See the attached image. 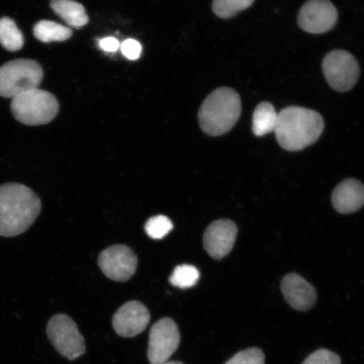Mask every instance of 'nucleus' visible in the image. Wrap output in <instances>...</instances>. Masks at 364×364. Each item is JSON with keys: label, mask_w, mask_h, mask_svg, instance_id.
<instances>
[{"label": "nucleus", "mask_w": 364, "mask_h": 364, "mask_svg": "<svg viewBox=\"0 0 364 364\" xmlns=\"http://www.w3.org/2000/svg\"><path fill=\"white\" fill-rule=\"evenodd\" d=\"M41 210L38 196L26 186L15 182L0 186V236L15 237L24 233Z\"/></svg>", "instance_id": "1"}, {"label": "nucleus", "mask_w": 364, "mask_h": 364, "mask_svg": "<svg viewBox=\"0 0 364 364\" xmlns=\"http://www.w3.org/2000/svg\"><path fill=\"white\" fill-rule=\"evenodd\" d=\"M320 113L311 109L289 107L279 113L275 129L277 142L288 151H299L316 143L324 130Z\"/></svg>", "instance_id": "2"}, {"label": "nucleus", "mask_w": 364, "mask_h": 364, "mask_svg": "<svg viewBox=\"0 0 364 364\" xmlns=\"http://www.w3.org/2000/svg\"><path fill=\"white\" fill-rule=\"evenodd\" d=\"M240 114L238 93L231 88L220 87L213 90L200 107L199 125L209 136H221L233 129Z\"/></svg>", "instance_id": "3"}, {"label": "nucleus", "mask_w": 364, "mask_h": 364, "mask_svg": "<svg viewBox=\"0 0 364 364\" xmlns=\"http://www.w3.org/2000/svg\"><path fill=\"white\" fill-rule=\"evenodd\" d=\"M11 111L16 119L23 124L44 125L56 117L59 105L53 94L38 88L14 97Z\"/></svg>", "instance_id": "4"}, {"label": "nucleus", "mask_w": 364, "mask_h": 364, "mask_svg": "<svg viewBox=\"0 0 364 364\" xmlns=\"http://www.w3.org/2000/svg\"><path fill=\"white\" fill-rule=\"evenodd\" d=\"M43 78L42 66L31 59H16L0 67V97L14 98L38 89Z\"/></svg>", "instance_id": "5"}, {"label": "nucleus", "mask_w": 364, "mask_h": 364, "mask_svg": "<svg viewBox=\"0 0 364 364\" xmlns=\"http://www.w3.org/2000/svg\"><path fill=\"white\" fill-rule=\"evenodd\" d=\"M47 334L53 347L62 356L75 360L85 352V341L74 321L58 314L49 321Z\"/></svg>", "instance_id": "6"}, {"label": "nucleus", "mask_w": 364, "mask_h": 364, "mask_svg": "<svg viewBox=\"0 0 364 364\" xmlns=\"http://www.w3.org/2000/svg\"><path fill=\"white\" fill-rule=\"evenodd\" d=\"M322 68L327 83L339 92H347L353 89L360 74L357 59L343 50H335L327 54Z\"/></svg>", "instance_id": "7"}, {"label": "nucleus", "mask_w": 364, "mask_h": 364, "mask_svg": "<svg viewBox=\"0 0 364 364\" xmlns=\"http://www.w3.org/2000/svg\"><path fill=\"white\" fill-rule=\"evenodd\" d=\"M178 326L171 318H163L152 326L149 333L148 358L151 364H164L179 347Z\"/></svg>", "instance_id": "8"}, {"label": "nucleus", "mask_w": 364, "mask_h": 364, "mask_svg": "<svg viewBox=\"0 0 364 364\" xmlns=\"http://www.w3.org/2000/svg\"><path fill=\"white\" fill-rule=\"evenodd\" d=\"M98 264L108 279L125 282L134 276L138 265V257L127 245H116L100 254Z\"/></svg>", "instance_id": "9"}, {"label": "nucleus", "mask_w": 364, "mask_h": 364, "mask_svg": "<svg viewBox=\"0 0 364 364\" xmlns=\"http://www.w3.org/2000/svg\"><path fill=\"white\" fill-rule=\"evenodd\" d=\"M338 16L329 0H309L299 11L298 24L306 33L321 34L333 28Z\"/></svg>", "instance_id": "10"}, {"label": "nucleus", "mask_w": 364, "mask_h": 364, "mask_svg": "<svg viewBox=\"0 0 364 364\" xmlns=\"http://www.w3.org/2000/svg\"><path fill=\"white\" fill-rule=\"evenodd\" d=\"M238 234L233 221L217 220L207 228L203 235V245L207 252L215 260H221L231 252Z\"/></svg>", "instance_id": "11"}, {"label": "nucleus", "mask_w": 364, "mask_h": 364, "mask_svg": "<svg viewBox=\"0 0 364 364\" xmlns=\"http://www.w3.org/2000/svg\"><path fill=\"white\" fill-rule=\"evenodd\" d=\"M150 314L144 304L139 301L127 302L114 315L112 326L122 338H134L149 325Z\"/></svg>", "instance_id": "12"}, {"label": "nucleus", "mask_w": 364, "mask_h": 364, "mask_svg": "<svg viewBox=\"0 0 364 364\" xmlns=\"http://www.w3.org/2000/svg\"><path fill=\"white\" fill-rule=\"evenodd\" d=\"M281 289L286 301L296 311H307L316 304V289L296 273H290L284 277Z\"/></svg>", "instance_id": "13"}, {"label": "nucleus", "mask_w": 364, "mask_h": 364, "mask_svg": "<svg viewBox=\"0 0 364 364\" xmlns=\"http://www.w3.org/2000/svg\"><path fill=\"white\" fill-rule=\"evenodd\" d=\"M331 200L334 208L340 213L357 212L364 205V186L358 180H345L336 186Z\"/></svg>", "instance_id": "14"}, {"label": "nucleus", "mask_w": 364, "mask_h": 364, "mask_svg": "<svg viewBox=\"0 0 364 364\" xmlns=\"http://www.w3.org/2000/svg\"><path fill=\"white\" fill-rule=\"evenodd\" d=\"M50 6L71 27L80 28L89 22L85 7L75 0H52Z\"/></svg>", "instance_id": "15"}, {"label": "nucleus", "mask_w": 364, "mask_h": 364, "mask_svg": "<svg viewBox=\"0 0 364 364\" xmlns=\"http://www.w3.org/2000/svg\"><path fill=\"white\" fill-rule=\"evenodd\" d=\"M277 117L274 107L269 102L259 104L253 114V134L257 136H262L275 131Z\"/></svg>", "instance_id": "16"}, {"label": "nucleus", "mask_w": 364, "mask_h": 364, "mask_svg": "<svg viewBox=\"0 0 364 364\" xmlns=\"http://www.w3.org/2000/svg\"><path fill=\"white\" fill-rule=\"evenodd\" d=\"M33 33L36 38L46 43L65 42V41L70 39L73 35V31L70 27L45 20L36 23L33 28Z\"/></svg>", "instance_id": "17"}, {"label": "nucleus", "mask_w": 364, "mask_h": 364, "mask_svg": "<svg viewBox=\"0 0 364 364\" xmlns=\"http://www.w3.org/2000/svg\"><path fill=\"white\" fill-rule=\"evenodd\" d=\"M0 43L11 52L18 51L24 45V36L11 18L0 19Z\"/></svg>", "instance_id": "18"}, {"label": "nucleus", "mask_w": 364, "mask_h": 364, "mask_svg": "<svg viewBox=\"0 0 364 364\" xmlns=\"http://www.w3.org/2000/svg\"><path fill=\"white\" fill-rule=\"evenodd\" d=\"M255 0H213V11L222 19H230L252 6Z\"/></svg>", "instance_id": "19"}, {"label": "nucleus", "mask_w": 364, "mask_h": 364, "mask_svg": "<svg viewBox=\"0 0 364 364\" xmlns=\"http://www.w3.org/2000/svg\"><path fill=\"white\" fill-rule=\"evenodd\" d=\"M199 277L197 267L184 264L175 268L170 277V283L179 289H188L197 284Z\"/></svg>", "instance_id": "20"}, {"label": "nucleus", "mask_w": 364, "mask_h": 364, "mask_svg": "<svg viewBox=\"0 0 364 364\" xmlns=\"http://www.w3.org/2000/svg\"><path fill=\"white\" fill-rule=\"evenodd\" d=\"M144 228L150 238L161 240L170 233L173 224L169 218L159 215L149 218Z\"/></svg>", "instance_id": "21"}, {"label": "nucleus", "mask_w": 364, "mask_h": 364, "mask_svg": "<svg viewBox=\"0 0 364 364\" xmlns=\"http://www.w3.org/2000/svg\"><path fill=\"white\" fill-rule=\"evenodd\" d=\"M225 364H265V355L260 348H248L236 353Z\"/></svg>", "instance_id": "22"}, {"label": "nucleus", "mask_w": 364, "mask_h": 364, "mask_svg": "<svg viewBox=\"0 0 364 364\" xmlns=\"http://www.w3.org/2000/svg\"><path fill=\"white\" fill-rule=\"evenodd\" d=\"M341 358L338 354L327 349H318L314 352L302 364H341Z\"/></svg>", "instance_id": "23"}, {"label": "nucleus", "mask_w": 364, "mask_h": 364, "mask_svg": "<svg viewBox=\"0 0 364 364\" xmlns=\"http://www.w3.org/2000/svg\"><path fill=\"white\" fill-rule=\"evenodd\" d=\"M122 54L130 60H136L140 57L142 52V46L138 41L134 39H127L121 45Z\"/></svg>", "instance_id": "24"}, {"label": "nucleus", "mask_w": 364, "mask_h": 364, "mask_svg": "<svg viewBox=\"0 0 364 364\" xmlns=\"http://www.w3.org/2000/svg\"><path fill=\"white\" fill-rule=\"evenodd\" d=\"M100 48L104 50L105 52H116L120 47V43L116 38H107L99 42Z\"/></svg>", "instance_id": "25"}, {"label": "nucleus", "mask_w": 364, "mask_h": 364, "mask_svg": "<svg viewBox=\"0 0 364 364\" xmlns=\"http://www.w3.org/2000/svg\"><path fill=\"white\" fill-rule=\"evenodd\" d=\"M164 364H183V363H181V362H167Z\"/></svg>", "instance_id": "26"}]
</instances>
